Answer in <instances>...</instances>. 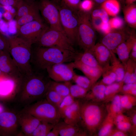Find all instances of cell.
Listing matches in <instances>:
<instances>
[{
  "mask_svg": "<svg viewBox=\"0 0 136 136\" xmlns=\"http://www.w3.org/2000/svg\"><path fill=\"white\" fill-rule=\"evenodd\" d=\"M0 51L9 53V44L8 38H6L0 31Z\"/></svg>",
  "mask_w": 136,
  "mask_h": 136,
  "instance_id": "44",
  "label": "cell"
},
{
  "mask_svg": "<svg viewBox=\"0 0 136 136\" xmlns=\"http://www.w3.org/2000/svg\"><path fill=\"white\" fill-rule=\"evenodd\" d=\"M78 53L55 47L39 46L33 52L32 51L31 61L39 69L46 70L55 64L74 61Z\"/></svg>",
  "mask_w": 136,
  "mask_h": 136,
  "instance_id": "1",
  "label": "cell"
},
{
  "mask_svg": "<svg viewBox=\"0 0 136 136\" xmlns=\"http://www.w3.org/2000/svg\"><path fill=\"white\" fill-rule=\"evenodd\" d=\"M61 136H81L88 135L87 133L81 129L79 124L72 125L67 124L64 121H59L55 125Z\"/></svg>",
  "mask_w": 136,
  "mask_h": 136,
  "instance_id": "20",
  "label": "cell"
},
{
  "mask_svg": "<svg viewBox=\"0 0 136 136\" xmlns=\"http://www.w3.org/2000/svg\"><path fill=\"white\" fill-rule=\"evenodd\" d=\"M129 58L136 62V43L133 46L130 54Z\"/></svg>",
  "mask_w": 136,
  "mask_h": 136,
  "instance_id": "53",
  "label": "cell"
},
{
  "mask_svg": "<svg viewBox=\"0 0 136 136\" xmlns=\"http://www.w3.org/2000/svg\"><path fill=\"white\" fill-rule=\"evenodd\" d=\"M76 60L92 67H102L99 65L95 57L90 50L84 51L83 53H78Z\"/></svg>",
  "mask_w": 136,
  "mask_h": 136,
  "instance_id": "27",
  "label": "cell"
},
{
  "mask_svg": "<svg viewBox=\"0 0 136 136\" xmlns=\"http://www.w3.org/2000/svg\"><path fill=\"white\" fill-rule=\"evenodd\" d=\"M65 82L69 87L70 95L74 99L84 98L89 91L76 84H72L70 81Z\"/></svg>",
  "mask_w": 136,
  "mask_h": 136,
  "instance_id": "32",
  "label": "cell"
},
{
  "mask_svg": "<svg viewBox=\"0 0 136 136\" xmlns=\"http://www.w3.org/2000/svg\"><path fill=\"white\" fill-rule=\"evenodd\" d=\"M73 63L74 68L81 71L90 80L92 86L101 76L102 67H92L84 64L77 60L73 61Z\"/></svg>",
  "mask_w": 136,
  "mask_h": 136,
  "instance_id": "18",
  "label": "cell"
},
{
  "mask_svg": "<svg viewBox=\"0 0 136 136\" xmlns=\"http://www.w3.org/2000/svg\"><path fill=\"white\" fill-rule=\"evenodd\" d=\"M17 115L19 124L25 136H30L41 122L30 114L21 111Z\"/></svg>",
  "mask_w": 136,
  "mask_h": 136,
  "instance_id": "15",
  "label": "cell"
},
{
  "mask_svg": "<svg viewBox=\"0 0 136 136\" xmlns=\"http://www.w3.org/2000/svg\"><path fill=\"white\" fill-rule=\"evenodd\" d=\"M120 100L122 109H129L136 105V96L128 94L120 95Z\"/></svg>",
  "mask_w": 136,
  "mask_h": 136,
  "instance_id": "37",
  "label": "cell"
},
{
  "mask_svg": "<svg viewBox=\"0 0 136 136\" xmlns=\"http://www.w3.org/2000/svg\"><path fill=\"white\" fill-rule=\"evenodd\" d=\"M85 100L83 102L79 100L80 121L87 133L93 135L98 130L106 115L103 107L96 103Z\"/></svg>",
  "mask_w": 136,
  "mask_h": 136,
  "instance_id": "4",
  "label": "cell"
},
{
  "mask_svg": "<svg viewBox=\"0 0 136 136\" xmlns=\"http://www.w3.org/2000/svg\"><path fill=\"white\" fill-rule=\"evenodd\" d=\"M131 33L128 28H123L111 31L105 35L101 43L114 53L118 46L127 39Z\"/></svg>",
  "mask_w": 136,
  "mask_h": 136,
  "instance_id": "14",
  "label": "cell"
},
{
  "mask_svg": "<svg viewBox=\"0 0 136 136\" xmlns=\"http://www.w3.org/2000/svg\"><path fill=\"white\" fill-rule=\"evenodd\" d=\"M37 2L39 11L49 27L64 33L60 23L57 4L50 0H40Z\"/></svg>",
  "mask_w": 136,
  "mask_h": 136,
  "instance_id": "9",
  "label": "cell"
},
{
  "mask_svg": "<svg viewBox=\"0 0 136 136\" xmlns=\"http://www.w3.org/2000/svg\"><path fill=\"white\" fill-rule=\"evenodd\" d=\"M90 14L91 18H98L103 23H108L109 21V15L105 10L101 7L99 8L92 9Z\"/></svg>",
  "mask_w": 136,
  "mask_h": 136,
  "instance_id": "39",
  "label": "cell"
},
{
  "mask_svg": "<svg viewBox=\"0 0 136 136\" xmlns=\"http://www.w3.org/2000/svg\"><path fill=\"white\" fill-rule=\"evenodd\" d=\"M76 43L84 51L90 50L95 44L96 36L92 24L90 12L79 10Z\"/></svg>",
  "mask_w": 136,
  "mask_h": 136,
  "instance_id": "5",
  "label": "cell"
},
{
  "mask_svg": "<svg viewBox=\"0 0 136 136\" xmlns=\"http://www.w3.org/2000/svg\"><path fill=\"white\" fill-rule=\"evenodd\" d=\"M108 22L112 29H121L123 28L124 25L123 19L118 17L109 19Z\"/></svg>",
  "mask_w": 136,
  "mask_h": 136,
  "instance_id": "42",
  "label": "cell"
},
{
  "mask_svg": "<svg viewBox=\"0 0 136 136\" xmlns=\"http://www.w3.org/2000/svg\"><path fill=\"white\" fill-rule=\"evenodd\" d=\"M94 4L92 0H83L80 3L79 10L90 12L93 9Z\"/></svg>",
  "mask_w": 136,
  "mask_h": 136,
  "instance_id": "43",
  "label": "cell"
},
{
  "mask_svg": "<svg viewBox=\"0 0 136 136\" xmlns=\"http://www.w3.org/2000/svg\"><path fill=\"white\" fill-rule=\"evenodd\" d=\"M57 5L62 29L74 45L75 43H76L78 26V11L67 6L61 1Z\"/></svg>",
  "mask_w": 136,
  "mask_h": 136,
  "instance_id": "7",
  "label": "cell"
},
{
  "mask_svg": "<svg viewBox=\"0 0 136 136\" xmlns=\"http://www.w3.org/2000/svg\"><path fill=\"white\" fill-rule=\"evenodd\" d=\"M132 113L130 115L129 117L131 120L132 124V128L131 131L133 134L136 135V111H134L132 112Z\"/></svg>",
  "mask_w": 136,
  "mask_h": 136,
  "instance_id": "51",
  "label": "cell"
},
{
  "mask_svg": "<svg viewBox=\"0 0 136 136\" xmlns=\"http://www.w3.org/2000/svg\"><path fill=\"white\" fill-rule=\"evenodd\" d=\"M116 127L123 131L127 132L131 130L132 124L129 122H123L117 124L116 125Z\"/></svg>",
  "mask_w": 136,
  "mask_h": 136,
  "instance_id": "47",
  "label": "cell"
},
{
  "mask_svg": "<svg viewBox=\"0 0 136 136\" xmlns=\"http://www.w3.org/2000/svg\"><path fill=\"white\" fill-rule=\"evenodd\" d=\"M48 88L54 90L63 97L70 94L69 87L65 82L61 83L51 81Z\"/></svg>",
  "mask_w": 136,
  "mask_h": 136,
  "instance_id": "33",
  "label": "cell"
},
{
  "mask_svg": "<svg viewBox=\"0 0 136 136\" xmlns=\"http://www.w3.org/2000/svg\"><path fill=\"white\" fill-rule=\"evenodd\" d=\"M72 80L76 84L89 90L92 87L90 80L86 76L80 75L74 73Z\"/></svg>",
  "mask_w": 136,
  "mask_h": 136,
  "instance_id": "38",
  "label": "cell"
},
{
  "mask_svg": "<svg viewBox=\"0 0 136 136\" xmlns=\"http://www.w3.org/2000/svg\"><path fill=\"white\" fill-rule=\"evenodd\" d=\"M50 81L33 73L24 77L20 84L19 101L26 106L45 96Z\"/></svg>",
  "mask_w": 136,
  "mask_h": 136,
  "instance_id": "2",
  "label": "cell"
},
{
  "mask_svg": "<svg viewBox=\"0 0 136 136\" xmlns=\"http://www.w3.org/2000/svg\"><path fill=\"white\" fill-rule=\"evenodd\" d=\"M114 121L115 125L118 123L123 122H129L131 123L130 117L124 115L123 112L116 115L114 118Z\"/></svg>",
  "mask_w": 136,
  "mask_h": 136,
  "instance_id": "46",
  "label": "cell"
},
{
  "mask_svg": "<svg viewBox=\"0 0 136 136\" xmlns=\"http://www.w3.org/2000/svg\"><path fill=\"white\" fill-rule=\"evenodd\" d=\"M114 125V118L107 113L98 130V135L107 136Z\"/></svg>",
  "mask_w": 136,
  "mask_h": 136,
  "instance_id": "31",
  "label": "cell"
},
{
  "mask_svg": "<svg viewBox=\"0 0 136 136\" xmlns=\"http://www.w3.org/2000/svg\"><path fill=\"white\" fill-rule=\"evenodd\" d=\"M112 29L109 22L107 23H102L100 25L98 30L103 33L106 35L110 32Z\"/></svg>",
  "mask_w": 136,
  "mask_h": 136,
  "instance_id": "50",
  "label": "cell"
},
{
  "mask_svg": "<svg viewBox=\"0 0 136 136\" xmlns=\"http://www.w3.org/2000/svg\"><path fill=\"white\" fill-rule=\"evenodd\" d=\"M38 6L37 2L36 1L21 0L16 9V20L30 12Z\"/></svg>",
  "mask_w": 136,
  "mask_h": 136,
  "instance_id": "22",
  "label": "cell"
},
{
  "mask_svg": "<svg viewBox=\"0 0 136 136\" xmlns=\"http://www.w3.org/2000/svg\"><path fill=\"white\" fill-rule=\"evenodd\" d=\"M125 67V74L123 80L124 83H136V62L129 58Z\"/></svg>",
  "mask_w": 136,
  "mask_h": 136,
  "instance_id": "23",
  "label": "cell"
},
{
  "mask_svg": "<svg viewBox=\"0 0 136 136\" xmlns=\"http://www.w3.org/2000/svg\"><path fill=\"white\" fill-rule=\"evenodd\" d=\"M135 43V36L131 32L129 38L119 45L115 50L114 53L117 54L118 58L124 66L129 58L131 51Z\"/></svg>",
  "mask_w": 136,
  "mask_h": 136,
  "instance_id": "16",
  "label": "cell"
},
{
  "mask_svg": "<svg viewBox=\"0 0 136 136\" xmlns=\"http://www.w3.org/2000/svg\"><path fill=\"white\" fill-rule=\"evenodd\" d=\"M73 62L67 64L60 63L46 69L49 77L53 81L61 82L72 80L74 72Z\"/></svg>",
  "mask_w": 136,
  "mask_h": 136,
  "instance_id": "12",
  "label": "cell"
},
{
  "mask_svg": "<svg viewBox=\"0 0 136 136\" xmlns=\"http://www.w3.org/2000/svg\"><path fill=\"white\" fill-rule=\"evenodd\" d=\"M21 111L30 114L41 121L55 124L61 118L58 108L46 99L26 106Z\"/></svg>",
  "mask_w": 136,
  "mask_h": 136,
  "instance_id": "6",
  "label": "cell"
},
{
  "mask_svg": "<svg viewBox=\"0 0 136 136\" xmlns=\"http://www.w3.org/2000/svg\"><path fill=\"white\" fill-rule=\"evenodd\" d=\"M65 123L72 125L79 124L80 121L79 100L76 99L74 102L64 111L62 118Z\"/></svg>",
  "mask_w": 136,
  "mask_h": 136,
  "instance_id": "19",
  "label": "cell"
},
{
  "mask_svg": "<svg viewBox=\"0 0 136 136\" xmlns=\"http://www.w3.org/2000/svg\"><path fill=\"white\" fill-rule=\"evenodd\" d=\"M107 85L101 81L95 83L91 87L85 97V100L97 103L104 101L105 90Z\"/></svg>",
  "mask_w": 136,
  "mask_h": 136,
  "instance_id": "21",
  "label": "cell"
},
{
  "mask_svg": "<svg viewBox=\"0 0 136 136\" xmlns=\"http://www.w3.org/2000/svg\"><path fill=\"white\" fill-rule=\"evenodd\" d=\"M75 99L70 94L63 98L58 108L61 118L65 111L74 102Z\"/></svg>",
  "mask_w": 136,
  "mask_h": 136,
  "instance_id": "40",
  "label": "cell"
},
{
  "mask_svg": "<svg viewBox=\"0 0 136 136\" xmlns=\"http://www.w3.org/2000/svg\"><path fill=\"white\" fill-rule=\"evenodd\" d=\"M28 1H35V0H27Z\"/></svg>",
  "mask_w": 136,
  "mask_h": 136,
  "instance_id": "60",
  "label": "cell"
},
{
  "mask_svg": "<svg viewBox=\"0 0 136 136\" xmlns=\"http://www.w3.org/2000/svg\"><path fill=\"white\" fill-rule=\"evenodd\" d=\"M122 2H124V0H120Z\"/></svg>",
  "mask_w": 136,
  "mask_h": 136,
  "instance_id": "59",
  "label": "cell"
},
{
  "mask_svg": "<svg viewBox=\"0 0 136 136\" xmlns=\"http://www.w3.org/2000/svg\"><path fill=\"white\" fill-rule=\"evenodd\" d=\"M21 0H0V5L2 6H10L16 8Z\"/></svg>",
  "mask_w": 136,
  "mask_h": 136,
  "instance_id": "48",
  "label": "cell"
},
{
  "mask_svg": "<svg viewBox=\"0 0 136 136\" xmlns=\"http://www.w3.org/2000/svg\"><path fill=\"white\" fill-rule=\"evenodd\" d=\"M128 135L127 132L122 131L116 127L115 128H113L107 136H127Z\"/></svg>",
  "mask_w": 136,
  "mask_h": 136,
  "instance_id": "49",
  "label": "cell"
},
{
  "mask_svg": "<svg viewBox=\"0 0 136 136\" xmlns=\"http://www.w3.org/2000/svg\"><path fill=\"white\" fill-rule=\"evenodd\" d=\"M64 5L76 11L79 10V6L81 0H61Z\"/></svg>",
  "mask_w": 136,
  "mask_h": 136,
  "instance_id": "45",
  "label": "cell"
},
{
  "mask_svg": "<svg viewBox=\"0 0 136 136\" xmlns=\"http://www.w3.org/2000/svg\"><path fill=\"white\" fill-rule=\"evenodd\" d=\"M3 16L5 19L8 21L11 20L13 18L11 14L7 11L3 14Z\"/></svg>",
  "mask_w": 136,
  "mask_h": 136,
  "instance_id": "55",
  "label": "cell"
},
{
  "mask_svg": "<svg viewBox=\"0 0 136 136\" xmlns=\"http://www.w3.org/2000/svg\"><path fill=\"white\" fill-rule=\"evenodd\" d=\"M48 27L42 20H36L25 24L17 29V36L32 45L36 44L41 36Z\"/></svg>",
  "mask_w": 136,
  "mask_h": 136,
  "instance_id": "10",
  "label": "cell"
},
{
  "mask_svg": "<svg viewBox=\"0 0 136 136\" xmlns=\"http://www.w3.org/2000/svg\"><path fill=\"white\" fill-rule=\"evenodd\" d=\"M120 95H116L111 101L108 108V113L114 118L117 114L122 112L120 100Z\"/></svg>",
  "mask_w": 136,
  "mask_h": 136,
  "instance_id": "34",
  "label": "cell"
},
{
  "mask_svg": "<svg viewBox=\"0 0 136 136\" xmlns=\"http://www.w3.org/2000/svg\"><path fill=\"white\" fill-rule=\"evenodd\" d=\"M0 70L13 80L20 84L24 77L8 52L0 51Z\"/></svg>",
  "mask_w": 136,
  "mask_h": 136,
  "instance_id": "11",
  "label": "cell"
},
{
  "mask_svg": "<svg viewBox=\"0 0 136 136\" xmlns=\"http://www.w3.org/2000/svg\"><path fill=\"white\" fill-rule=\"evenodd\" d=\"M120 92L123 94H128L136 96V83L124 84Z\"/></svg>",
  "mask_w": 136,
  "mask_h": 136,
  "instance_id": "41",
  "label": "cell"
},
{
  "mask_svg": "<svg viewBox=\"0 0 136 136\" xmlns=\"http://www.w3.org/2000/svg\"><path fill=\"white\" fill-rule=\"evenodd\" d=\"M59 135V131L55 125L49 132L47 136H58Z\"/></svg>",
  "mask_w": 136,
  "mask_h": 136,
  "instance_id": "54",
  "label": "cell"
},
{
  "mask_svg": "<svg viewBox=\"0 0 136 136\" xmlns=\"http://www.w3.org/2000/svg\"><path fill=\"white\" fill-rule=\"evenodd\" d=\"M111 57L110 65L112 70L116 75V81L119 82L123 80L125 74V67L117 57L115 54L111 51Z\"/></svg>",
  "mask_w": 136,
  "mask_h": 136,
  "instance_id": "24",
  "label": "cell"
},
{
  "mask_svg": "<svg viewBox=\"0 0 136 136\" xmlns=\"http://www.w3.org/2000/svg\"><path fill=\"white\" fill-rule=\"evenodd\" d=\"M124 19L131 27L136 28V6L133 3L127 5L123 9Z\"/></svg>",
  "mask_w": 136,
  "mask_h": 136,
  "instance_id": "26",
  "label": "cell"
},
{
  "mask_svg": "<svg viewBox=\"0 0 136 136\" xmlns=\"http://www.w3.org/2000/svg\"><path fill=\"white\" fill-rule=\"evenodd\" d=\"M127 5H129L133 3L136 0H124Z\"/></svg>",
  "mask_w": 136,
  "mask_h": 136,
  "instance_id": "57",
  "label": "cell"
},
{
  "mask_svg": "<svg viewBox=\"0 0 136 136\" xmlns=\"http://www.w3.org/2000/svg\"><path fill=\"white\" fill-rule=\"evenodd\" d=\"M19 125L17 114L10 112L0 113V135H18Z\"/></svg>",
  "mask_w": 136,
  "mask_h": 136,
  "instance_id": "13",
  "label": "cell"
},
{
  "mask_svg": "<svg viewBox=\"0 0 136 136\" xmlns=\"http://www.w3.org/2000/svg\"><path fill=\"white\" fill-rule=\"evenodd\" d=\"M36 44L39 46L55 47L77 52L73 44L63 32L49 27L42 33Z\"/></svg>",
  "mask_w": 136,
  "mask_h": 136,
  "instance_id": "8",
  "label": "cell"
},
{
  "mask_svg": "<svg viewBox=\"0 0 136 136\" xmlns=\"http://www.w3.org/2000/svg\"><path fill=\"white\" fill-rule=\"evenodd\" d=\"M124 84L123 81L122 80L107 85L105 90V99L104 102L107 103L111 101L118 93L120 92Z\"/></svg>",
  "mask_w": 136,
  "mask_h": 136,
  "instance_id": "25",
  "label": "cell"
},
{
  "mask_svg": "<svg viewBox=\"0 0 136 136\" xmlns=\"http://www.w3.org/2000/svg\"><path fill=\"white\" fill-rule=\"evenodd\" d=\"M94 4L101 5L106 0H92Z\"/></svg>",
  "mask_w": 136,
  "mask_h": 136,
  "instance_id": "56",
  "label": "cell"
},
{
  "mask_svg": "<svg viewBox=\"0 0 136 136\" xmlns=\"http://www.w3.org/2000/svg\"><path fill=\"white\" fill-rule=\"evenodd\" d=\"M3 8L6 11L10 12L12 15L13 17L15 16L16 11L15 9L13 7L10 6H2Z\"/></svg>",
  "mask_w": 136,
  "mask_h": 136,
  "instance_id": "52",
  "label": "cell"
},
{
  "mask_svg": "<svg viewBox=\"0 0 136 136\" xmlns=\"http://www.w3.org/2000/svg\"><path fill=\"white\" fill-rule=\"evenodd\" d=\"M101 76L103 78L101 82L106 85L110 84L116 81V75L112 70L110 64L102 67Z\"/></svg>",
  "mask_w": 136,
  "mask_h": 136,
  "instance_id": "30",
  "label": "cell"
},
{
  "mask_svg": "<svg viewBox=\"0 0 136 136\" xmlns=\"http://www.w3.org/2000/svg\"></svg>",
  "mask_w": 136,
  "mask_h": 136,
  "instance_id": "61",
  "label": "cell"
},
{
  "mask_svg": "<svg viewBox=\"0 0 136 136\" xmlns=\"http://www.w3.org/2000/svg\"><path fill=\"white\" fill-rule=\"evenodd\" d=\"M45 97L48 102L58 109L63 98L54 90L49 88Z\"/></svg>",
  "mask_w": 136,
  "mask_h": 136,
  "instance_id": "36",
  "label": "cell"
},
{
  "mask_svg": "<svg viewBox=\"0 0 136 136\" xmlns=\"http://www.w3.org/2000/svg\"><path fill=\"white\" fill-rule=\"evenodd\" d=\"M51 0L57 4H59L61 1V0Z\"/></svg>",
  "mask_w": 136,
  "mask_h": 136,
  "instance_id": "58",
  "label": "cell"
},
{
  "mask_svg": "<svg viewBox=\"0 0 136 136\" xmlns=\"http://www.w3.org/2000/svg\"><path fill=\"white\" fill-rule=\"evenodd\" d=\"M36 20H42L40 15L38 6L30 12L16 20L17 29L25 24Z\"/></svg>",
  "mask_w": 136,
  "mask_h": 136,
  "instance_id": "28",
  "label": "cell"
},
{
  "mask_svg": "<svg viewBox=\"0 0 136 136\" xmlns=\"http://www.w3.org/2000/svg\"><path fill=\"white\" fill-rule=\"evenodd\" d=\"M90 50L102 67L110 64L111 57V51L101 43L95 44Z\"/></svg>",
  "mask_w": 136,
  "mask_h": 136,
  "instance_id": "17",
  "label": "cell"
},
{
  "mask_svg": "<svg viewBox=\"0 0 136 136\" xmlns=\"http://www.w3.org/2000/svg\"><path fill=\"white\" fill-rule=\"evenodd\" d=\"M100 5L109 15L116 16L120 10V5L117 0H106Z\"/></svg>",
  "mask_w": 136,
  "mask_h": 136,
  "instance_id": "29",
  "label": "cell"
},
{
  "mask_svg": "<svg viewBox=\"0 0 136 136\" xmlns=\"http://www.w3.org/2000/svg\"><path fill=\"white\" fill-rule=\"evenodd\" d=\"M8 39L10 54L21 73L24 77L32 74V44L17 35Z\"/></svg>",
  "mask_w": 136,
  "mask_h": 136,
  "instance_id": "3",
  "label": "cell"
},
{
  "mask_svg": "<svg viewBox=\"0 0 136 136\" xmlns=\"http://www.w3.org/2000/svg\"><path fill=\"white\" fill-rule=\"evenodd\" d=\"M55 125L41 121L30 136H47Z\"/></svg>",
  "mask_w": 136,
  "mask_h": 136,
  "instance_id": "35",
  "label": "cell"
}]
</instances>
